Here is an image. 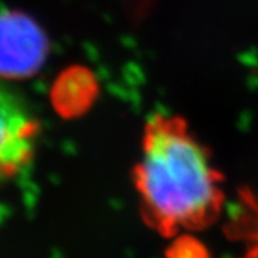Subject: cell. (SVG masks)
Returning a JSON list of instances; mask_svg holds the SVG:
<instances>
[{"instance_id": "4", "label": "cell", "mask_w": 258, "mask_h": 258, "mask_svg": "<svg viewBox=\"0 0 258 258\" xmlns=\"http://www.w3.org/2000/svg\"><path fill=\"white\" fill-rule=\"evenodd\" d=\"M242 258H258V251L257 249L251 248L248 252H247V255H244Z\"/></svg>"}, {"instance_id": "3", "label": "cell", "mask_w": 258, "mask_h": 258, "mask_svg": "<svg viewBox=\"0 0 258 258\" xmlns=\"http://www.w3.org/2000/svg\"><path fill=\"white\" fill-rule=\"evenodd\" d=\"M165 258H211V255L194 234H179L171 238Z\"/></svg>"}, {"instance_id": "2", "label": "cell", "mask_w": 258, "mask_h": 258, "mask_svg": "<svg viewBox=\"0 0 258 258\" xmlns=\"http://www.w3.org/2000/svg\"><path fill=\"white\" fill-rule=\"evenodd\" d=\"M40 135L42 123L26 98L0 81V186L33 164Z\"/></svg>"}, {"instance_id": "1", "label": "cell", "mask_w": 258, "mask_h": 258, "mask_svg": "<svg viewBox=\"0 0 258 258\" xmlns=\"http://www.w3.org/2000/svg\"><path fill=\"white\" fill-rule=\"evenodd\" d=\"M132 181L144 221L168 240L207 230L225 204L224 178L208 148L176 115L147 120Z\"/></svg>"}, {"instance_id": "5", "label": "cell", "mask_w": 258, "mask_h": 258, "mask_svg": "<svg viewBox=\"0 0 258 258\" xmlns=\"http://www.w3.org/2000/svg\"><path fill=\"white\" fill-rule=\"evenodd\" d=\"M252 248L257 249L258 251V228H257V232H255V237H254V245H252Z\"/></svg>"}]
</instances>
